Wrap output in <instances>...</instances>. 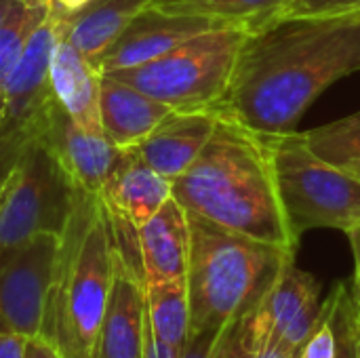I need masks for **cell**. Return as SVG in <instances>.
<instances>
[{"label": "cell", "instance_id": "2e32d148", "mask_svg": "<svg viewBox=\"0 0 360 358\" xmlns=\"http://www.w3.org/2000/svg\"><path fill=\"white\" fill-rule=\"evenodd\" d=\"M51 89L68 116L82 129L105 135L99 110L101 72L65 40L63 30L55 42L49 68Z\"/></svg>", "mask_w": 360, "mask_h": 358}, {"label": "cell", "instance_id": "4dcf8cb0", "mask_svg": "<svg viewBox=\"0 0 360 358\" xmlns=\"http://www.w3.org/2000/svg\"><path fill=\"white\" fill-rule=\"evenodd\" d=\"M243 321H245V319H243ZM243 321H240L238 327H236V333H234V348H232V357L230 358H255V352H253L251 346L247 344L245 329H243Z\"/></svg>", "mask_w": 360, "mask_h": 358}, {"label": "cell", "instance_id": "ba28073f", "mask_svg": "<svg viewBox=\"0 0 360 358\" xmlns=\"http://www.w3.org/2000/svg\"><path fill=\"white\" fill-rule=\"evenodd\" d=\"M61 236L38 234L0 253V333L44 335L59 274Z\"/></svg>", "mask_w": 360, "mask_h": 358}, {"label": "cell", "instance_id": "f546056e", "mask_svg": "<svg viewBox=\"0 0 360 358\" xmlns=\"http://www.w3.org/2000/svg\"><path fill=\"white\" fill-rule=\"evenodd\" d=\"M27 340L19 333H0V358H25Z\"/></svg>", "mask_w": 360, "mask_h": 358}, {"label": "cell", "instance_id": "277c9868", "mask_svg": "<svg viewBox=\"0 0 360 358\" xmlns=\"http://www.w3.org/2000/svg\"><path fill=\"white\" fill-rule=\"evenodd\" d=\"M116 245L101 196L80 192L61 238L59 274L46 314L44 338L63 358H93L112 291Z\"/></svg>", "mask_w": 360, "mask_h": 358}, {"label": "cell", "instance_id": "44dd1931", "mask_svg": "<svg viewBox=\"0 0 360 358\" xmlns=\"http://www.w3.org/2000/svg\"><path fill=\"white\" fill-rule=\"evenodd\" d=\"M293 0H186L160 6L169 13L205 15L226 25H238L249 32L278 17Z\"/></svg>", "mask_w": 360, "mask_h": 358}, {"label": "cell", "instance_id": "f1b7e54d", "mask_svg": "<svg viewBox=\"0 0 360 358\" xmlns=\"http://www.w3.org/2000/svg\"><path fill=\"white\" fill-rule=\"evenodd\" d=\"M25 358H63L57 344L44 335H36L27 340V348H25Z\"/></svg>", "mask_w": 360, "mask_h": 358}, {"label": "cell", "instance_id": "d4e9b609", "mask_svg": "<svg viewBox=\"0 0 360 358\" xmlns=\"http://www.w3.org/2000/svg\"><path fill=\"white\" fill-rule=\"evenodd\" d=\"M34 137H36L34 129H27V127L0 133V190L4 181L8 179L11 171L15 169L17 160L21 158L23 150Z\"/></svg>", "mask_w": 360, "mask_h": 358}, {"label": "cell", "instance_id": "52a82bcc", "mask_svg": "<svg viewBox=\"0 0 360 358\" xmlns=\"http://www.w3.org/2000/svg\"><path fill=\"white\" fill-rule=\"evenodd\" d=\"M80 190L55 154L34 137L0 190V253L38 234H65Z\"/></svg>", "mask_w": 360, "mask_h": 358}, {"label": "cell", "instance_id": "d6a6232c", "mask_svg": "<svg viewBox=\"0 0 360 358\" xmlns=\"http://www.w3.org/2000/svg\"><path fill=\"white\" fill-rule=\"evenodd\" d=\"M51 2H55L57 6H61V8H65V11H78V8H82L84 4H89L91 0H51Z\"/></svg>", "mask_w": 360, "mask_h": 358}, {"label": "cell", "instance_id": "4fadbf2b", "mask_svg": "<svg viewBox=\"0 0 360 358\" xmlns=\"http://www.w3.org/2000/svg\"><path fill=\"white\" fill-rule=\"evenodd\" d=\"M146 283L116 251L114 281L93 358H143Z\"/></svg>", "mask_w": 360, "mask_h": 358}, {"label": "cell", "instance_id": "e0dca14e", "mask_svg": "<svg viewBox=\"0 0 360 358\" xmlns=\"http://www.w3.org/2000/svg\"><path fill=\"white\" fill-rule=\"evenodd\" d=\"M99 196L112 211L139 228L173 196V181L154 171L131 148L122 150Z\"/></svg>", "mask_w": 360, "mask_h": 358}, {"label": "cell", "instance_id": "cb8c5ba5", "mask_svg": "<svg viewBox=\"0 0 360 358\" xmlns=\"http://www.w3.org/2000/svg\"><path fill=\"white\" fill-rule=\"evenodd\" d=\"M327 306L338 340L335 358H360L359 319L352 300V287L346 283H338L327 298Z\"/></svg>", "mask_w": 360, "mask_h": 358}, {"label": "cell", "instance_id": "7a4b0ae2", "mask_svg": "<svg viewBox=\"0 0 360 358\" xmlns=\"http://www.w3.org/2000/svg\"><path fill=\"white\" fill-rule=\"evenodd\" d=\"M173 198L221 228L297 249L278 198L268 139L230 118L219 116L205 150L173 179Z\"/></svg>", "mask_w": 360, "mask_h": 358}, {"label": "cell", "instance_id": "9c48e42d", "mask_svg": "<svg viewBox=\"0 0 360 358\" xmlns=\"http://www.w3.org/2000/svg\"><path fill=\"white\" fill-rule=\"evenodd\" d=\"M325 312L321 283L291 257L259 306L243 321L245 338L257 354L270 346L302 350Z\"/></svg>", "mask_w": 360, "mask_h": 358}, {"label": "cell", "instance_id": "603a6c76", "mask_svg": "<svg viewBox=\"0 0 360 358\" xmlns=\"http://www.w3.org/2000/svg\"><path fill=\"white\" fill-rule=\"evenodd\" d=\"M49 6H51V2L42 4V6L17 4L11 11V15L6 17V21L0 25V84L13 70L15 61L19 59L32 32L46 17Z\"/></svg>", "mask_w": 360, "mask_h": 358}, {"label": "cell", "instance_id": "e575fe53", "mask_svg": "<svg viewBox=\"0 0 360 358\" xmlns=\"http://www.w3.org/2000/svg\"><path fill=\"white\" fill-rule=\"evenodd\" d=\"M19 4H25V6H42V4H49L51 0H15Z\"/></svg>", "mask_w": 360, "mask_h": 358}, {"label": "cell", "instance_id": "83f0119b", "mask_svg": "<svg viewBox=\"0 0 360 358\" xmlns=\"http://www.w3.org/2000/svg\"><path fill=\"white\" fill-rule=\"evenodd\" d=\"M350 238V247H352V255H354V279H352V300H354V308H356V319H359L360 327V226L352 228L346 232Z\"/></svg>", "mask_w": 360, "mask_h": 358}, {"label": "cell", "instance_id": "8992f818", "mask_svg": "<svg viewBox=\"0 0 360 358\" xmlns=\"http://www.w3.org/2000/svg\"><path fill=\"white\" fill-rule=\"evenodd\" d=\"M268 139L278 198L293 236L316 228L348 232L360 226V179L319 158L304 133Z\"/></svg>", "mask_w": 360, "mask_h": 358}, {"label": "cell", "instance_id": "30bf717a", "mask_svg": "<svg viewBox=\"0 0 360 358\" xmlns=\"http://www.w3.org/2000/svg\"><path fill=\"white\" fill-rule=\"evenodd\" d=\"M63 11L51 2L46 17L27 38L19 59L0 84V133L34 129L44 108L53 101L49 78L51 55L63 30Z\"/></svg>", "mask_w": 360, "mask_h": 358}, {"label": "cell", "instance_id": "484cf974", "mask_svg": "<svg viewBox=\"0 0 360 358\" xmlns=\"http://www.w3.org/2000/svg\"><path fill=\"white\" fill-rule=\"evenodd\" d=\"M335 354H338V340H335V329L329 317V306L325 300L323 319L319 327L314 329V333L310 335V340L304 344L300 358H335Z\"/></svg>", "mask_w": 360, "mask_h": 358}, {"label": "cell", "instance_id": "d590c367", "mask_svg": "<svg viewBox=\"0 0 360 358\" xmlns=\"http://www.w3.org/2000/svg\"><path fill=\"white\" fill-rule=\"evenodd\" d=\"M177 2H186V0H152L154 6H169V4H177Z\"/></svg>", "mask_w": 360, "mask_h": 358}, {"label": "cell", "instance_id": "8fae6325", "mask_svg": "<svg viewBox=\"0 0 360 358\" xmlns=\"http://www.w3.org/2000/svg\"><path fill=\"white\" fill-rule=\"evenodd\" d=\"M34 135L55 154L76 190L95 196L101 194L122 154L105 135L78 127L55 97L36 120Z\"/></svg>", "mask_w": 360, "mask_h": 358}, {"label": "cell", "instance_id": "1f68e13d", "mask_svg": "<svg viewBox=\"0 0 360 358\" xmlns=\"http://www.w3.org/2000/svg\"><path fill=\"white\" fill-rule=\"evenodd\" d=\"M302 350H289V348H283V346H270L262 352H257L255 358H300Z\"/></svg>", "mask_w": 360, "mask_h": 358}, {"label": "cell", "instance_id": "4316f807", "mask_svg": "<svg viewBox=\"0 0 360 358\" xmlns=\"http://www.w3.org/2000/svg\"><path fill=\"white\" fill-rule=\"evenodd\" d=\"M360 11V0H293L281 15H346Z\"/></svg>", "mask_w": 360, "mask_h": 358}, {"label": "cell", "instance_id": "5b68a950", "mask_svg": "<svg viewBox=\"0 0 360 358\" xmlns=\"http://www.w3.org/2000/svg\"><path fill=\"white\" fill-rule=\"evenodd\" d=\"M247 34L245 27L221 25L143 65L114 70L105 76L171 106L175 112L213 110L226 93Z\"/></svg>", "mask_w": 360, "mask_h": 358}, {"label": "cell", "instance_id": "9a60e30c", "mask_svg": "<svg viewBox=\"0 0 360 358\" xmlns=\"http://www.w3.org/2000/svg\"><path fill=\"white\" fill-rule=\"evenodd\" d=\"M137 234L146 285L186 279L190 262V222L188 211L173 196L137 228Z\"/></svg>", "mask_w": 360, "mask_h": 358}, {"label": "cell", "instance_id": "836d02e7", "mask_svg": "<svg viewBox=\"0 0 360 358\" xmlns=\"http://www.w3.org/2000/svg\"><path fill=\"white\" fill-rule=\"evenodd\" d=\"M19 2H15V0H0V25L6 21V17L11 15V11L17 6Z\"/></svg>", "mask_w": 360, "mask_h": 358}, {"label": "cell", "instance_id": "ac0fdd59", "mask_svg": "<svg viewBox=\"0 0 360 358\" xmlns=\"http://www.w3.org/2000/svg\"><path fill=\"white\" fill-rule=\"evenodd\" d=\"M99 110L105 137L120 150L137 148L171 112V106L101 74Z\"/></svg>", "mask_w": 360, "mask_h": 358}, {"label": "cell", "instance_id": "ffe728a7", "mask_svg": "<svg viewBox=\"0 0 360 358\" xmlns=\"http://www.w3.org/2000/svg\"><path fill=\"white\" fill-rule=\"evenodd\" d=\"M146 310L154 335L181 352L190 333V300L186 279L146 285Z\"/></svg>", "mask_w": 360, "mask_h": 358}, {"label": "cell", "instance_id": "3957f363", "mask_svg": "<svg viewBox=\"0 0 360 358\" xmlns=\"http://www.w3.org/2000/svg\"><path fill=\"white\" fill-rule=\"evenodd\" d=\"M188 222L190 331L247 319L295 251L232 232L196 213H188Z\"/></svg>", "mask_w": 360, "mask_h": 358}, {"label": "cell", "instance_id": "7402d4cb", "mask_svg": "<svg viewBox=\"0 0 360 358\" xmlns=\"http://www.w3.org/2000/svg\"><path fill=\"white\" fill-rule=\"evenodd\" d=\"M304 137L319 158L360 179V112L316 127Z\"/></svg>", "mask_w": 360, "mask_h": 358}, {"label": "cell", "instance_id": "5bb4252c", "mask_svg": "<svg viewBox=\"0 0 360 358\" xmlns=\"http://www.w3.org/2000/svg\"><path fill=\"white\" fill-rule=\"evenodd\" d=\"M219 114L215 110L171 112L135 152L162 177L177 179L209 143Z\"/></svg>", "mask_w": 360, "mask_h": 358}, {"label": "cell", "instance_id": "8d00e7d4", "mask_svg": "<svg viewBox=\"0 0 360 358\" xmlns=\"http://www.w3.org/2000/svg\"><path fill=\"white\" fill-rule=\"evenodd\" d=\"M359 342H360V327H359Z\"/></svg>", "mask_w": 360, "mask_h": 358}, {"label": "cell", "instance_id": "7c38bea8", "mask_svg": "<svg viewBox=\"0 0 360 358\" xmlns=\"http://www.w3.org/2000/svg\"><path fill=\"white\" fill-rule=\"evenodd\" d=\"M221 25L226 23L205 15L169 13L152 4L143 8L120 34V38L105 51V55L97 63V70L101 74H108L114 70L143 65L169 53L177 44Z\"/></svg>", "mask_w": 360, "mask_h": 358}, {"label": "cell", "instance_id": "6da1fadb", "mask_svg": "<svg viewBox=\"0 0 360 358\" xmlns=\"http://www.w3.org/2000/svg\"><path fill=\"white\" fill-rule=\"evenodd\" d=\"M356 72L360 11L278 15L247 34L213 110L259 135H287L331 84Z\"/></svg>", "mask_w": 360, "mask_h": 358}, {"label": "cell", "instance_id": "d6986e66", "mask_svg": "<svg viewBox=\"0 0 360 358\" xmlns=\"http://www.w3.org/2000/svg\"><path fill=\"white\" fill-rule=\"evenodd\" d=\"M152 0H91L78 11H63V36L95 68L129 23Z\"/></svg>", "mask_w": 360, "mask_h": 358}]
</instances>
